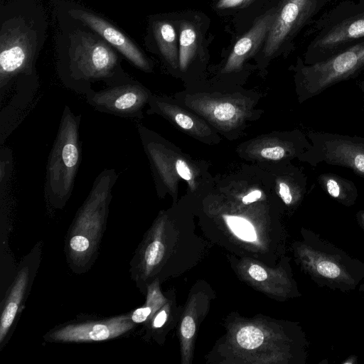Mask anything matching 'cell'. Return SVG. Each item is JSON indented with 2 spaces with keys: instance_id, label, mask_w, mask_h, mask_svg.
Masks as SVG:
<instances>
[{
  "instance_id": "25",
  "label": "cell",
  "mask_w": 364,
  "mask_h": 364,
  "mask_svg": "<svg viewBox=\"0 0 364 364\" xmlns=\"http://www.w3.org/2000/svg\"><path fill=\"white\" fill-rule=\"evenodd\" d=\"M175 122L181 128L184 129H191L194 126V122L191 117L186 115V114L178 112L171 113Z\"/></svg>"
},
{
  "instance_id": "2",
  "label": "cell",
  "mask_w": 364,
  "mask_h": 364,
  "mask_svg": "<svg viewBox=\"0 0 364 364\" xmlns=\"http://www.w3.org/2000/svg\"><path fill=\"white\" fill-rule=\"evenodd\" d=\"M297 255L304 269L319 287L347 293L354 291L364 279V262L317 233L306 232Z\"/></svg>"
},
{
  "instance_id": "33",
  "label": "cell",
  "mask_w": 364,
  "mask_h": 364,
  "mask_svg": "<svg viewBox=\"0 0 364 364\" xmlns=\"http://www.w3.org/2000/svg\"><path fill=\"white\" fill-rule=\"evenodd\" d=\"M358 86L360 87V90L362 92L363 98V101H364V81L360 82L359 84H358Z\"/></svg>"
},
{
  "instance_id": "19",
  "label": "cell",
  "mask_w": 364,
  "mask_h": 364,
  "mask_svg": "<svg viewBox=\"0 0 364 364\" xmlns=\"http://www.w3.org/2000/svg\"><path fill=\"white\" fill-rule=\"evenodd\" d=\"M226 221L230 230L239 238L249 242L256 240L255 228L246 219L237 216H228Z\"/></svg>"
},
{
  "instance_id": "35",
  "label": "cell",
  "mask_w": 364,
  "mask_h": 364,
  "mask_svg": "<svg viewBox=\"0 0 364 364\" xmlns=\"http://www.w3.org/2000/svg\"><path fill=\"white\" fill-rule=\"evenodd\" d=\"M250 1H252V0H245L244 3L246 4V3H247V2Z\"/></svg>"
},
{
  "instance_id": "29",
  "label": "cell",
  "mask_w": 364,
  "mask_h": 364,
  "mask_svg": "<svg viewBox=\"0 0 364 364\" xmlns=\"http://www.w3.org/2000/svg\"><path fill=\"white\" fill-rule=\"evenodd\" d=\"M245 0H219L216 7L218 9H228L237 6Z\"/></svg>"
},
{
  "instance_id": "10",
  "label": "cell",
  "mask_w": 364,
  "mask_h": 364,
  "mask_svg": "<svg viewBox=\"0 0 364 364\" xmlns=\"http://www.w3.org/2000/svg\"><path fill=\"white\" fill-rule=\"evenodd\" d=\"M40 257L41 249L36 246L21 262L16 277L6 293L0 316L1 348L8 341L17 322L18 316L23 311L40 263Z\"/></svg>"
},
{
  "instance_id": "5",
  "label": "cell",
  "mask_w": 364,
  "mask_h": 364,
  "mask_svg": "<svg viewBox=\"0 0 364 364\" xmlns=\"http://www.w3.org/2000/svg\"><path fill=\"white\" fill-rule=\"evenodd\" d=\"M117 57L104 41L88 33L78 32L71 38L65 86L85 95L92 89L91 83L105 81L113 86L131 81L119 73Z\"/></svg>"
},
{
  "instance_id": "6",
  "label": "cell",
  "mask_w": 364,
  "mask_h": 364,
  "mask_svg": "<svg viewBox=\"0 0 364 364\" xmlns=\"http://www.w3.org/2000/svg\"><path fill=\"white\" fill-rule=\"evenodd\" d=\"M363 55L364 40L319 63L306 65L299 60L296 71L300 99L309 100L335 84L356 77Z\"/></svg>"
},
{
  "instance_id": "22",
  "label": "cell",
  "mask_w": 364,
  "mask_h": 364,
  "mask_svg": "<svg viewBox=\"0 0 364 364\" xmlns=\"http://www.w3.org/2000/svg\"><path fill=\"white\" fill-rule=\"evenodd\" d=\"M237 109L228 102L217 103L211 108V114L219 122H228L237 116Z\"/></svg>"
},
{
  "instance_id": "18",
  "label": "cell",
  "mask_w": 364,
  "mask_h": 364,
  "mask_svg": "<svg viewBox=\"0 0 364 364\" xmlns=\"http://www.w3.org/2000/svg\"><path fill=\"white\" fill-rule=\"evenodd\" d=\"M146 301L145 306L135 309L130 314L131 319L135 324L145 322L161 304V296L155 287H149Z\"/></svg>"
},
{
  "instance_id": "14",
  "label": "cell",
  "mask_w": 364,
  "mask_h": 364,
  "mask_svg": "<svg viewBox=\"0 0 364 364\" xmlns=\"http://www.w3.org/2000/svg\"><path fill=\"white\" fill-rule=\"evenodd\" d=\"M276 14L277 9L274 8L259 16L251 29L236 42L225 67V71L239 68L245 59L254 54L267 36Z\"/></svg>"
},
{
  "instance_id": "4",
  "label": "cell",
  "mask_w": 364,
  "mask_h": 364,
  "mask_svg": "<svg viewBox=\"0 0 364 364\" xmlns=\"http://www.w3.org/2000/svg\"><path fill=\"white\" fill-rule=\"evenodd\" d=\"M304 63L327 60L364 40V0H343L316 21Z\"/></svg>"
},
{
  "instance_id": "31",
  "label": "cell",
  "mask_w": 364,
  "mask_h": 364,
  "mask_svg": "<svg viewBox=\"0 0 364 364\" xmlns=\"http://www.w3.org/2000/svg\"><path fill=\"white\" fill-rule=\"evenodd\" d=\"M358 225L364 230V210H359L355 214Z\"/></svg>"
},
{
  "instance_id": "30",
  "label": "cell",
  "mask_w": 364,
  "mask_h": 364,
  "mask_svg": "<svg viewBox=\"0 0 364 364\" xmlns=\"http://www.w3.org/2000/svg\"><path fill=\"white\" fill-rule=\"evenodd\" d=\"M167 318L166 312L164 310L161 311L155 316L153 326L154 328H161L166 322Z\"/></svg>"
},
{
  "instance_id": "15",
  "label": "cell",
  "mask_w": 364,
  "mask_h": 364,
  "mask_svg": "<svg viewBox=\"0 0 364 364\" xmlns=\"http://www.w3.org/2000/svg\"><path fill=\"white\" fill-rule=\"evenodd\" d=\"M321 188L340 204L350 207L358 198V188L352 181L333 173H322L317 177Z\"/></svg>"
},
{
  "instance_id": "20",
  "label": "cell",
  "mask_w": 364,
  "mask_h": 364,
  "mask_svg": "<svg viewBox=\"0 0 364 364\" xmlns=\"http://www.w3.org/2000/svg\"><path fill=\"white\" fill-rule=\"evenodd\" d=\"M238 344L245 349H254L261 346L264 335L260 329L253 326L242 328L237 333Z\"/></svg>"
},
{
  "instance_id": "9",
  "label": "cell",
  "mask_w": 364,
  "mask_h": 364,
  "mask_svg": "<svg viewBox=\"0 0 364 364\" xmlns=\"http://www.w3.org/2000/svg\"><path fill=\"white\" fill-rule=\"evenodd\" d=\"M331 0H281L264 46L267 56L289 44Z\"/></svg>"
},
{
  "instance_id": "23",
  "label": "cell",
  "mask_w": 364,
  "mask_h": 364,
  "mask_svg": "<svg viewBox=\"0 0 364 364\" xmlns=\"http://www.w3.org/2000/svg\"><path fill=\"white\" fill-rule=\"evenodd\" d=\"M289 154L294 156L298 153L290 149H287L283 146L266 147L262 149L260 151V154L263 158L274 161L280 160Z\"/></svg>"
},
{
  "instance_id": "28",
  "label": "cell",
  "mask_w": 364,
  "mask_h": 364,
  "mask_svg": "<svg viewBox=\"0 0 364 364\" xmlns=\"http://www.w3.org/2000/svg\"><path fill=\"white\" fill-rule=\"evenodd\" d=\"M262 196V192L259 190H255L245 196L242 201L244 204H250L259 200Z\"/></svg>"
},
{
  "instance_id": "17",
  "label": "cell",
  "mask_w": 364,
  "mask_h": 364,
  "mask_svg": "<svg viewBox=\"0 0 364 364\" xmlns=\"http://www.w3.org/2000/svg\"><path fill=\"white\" fill-rule=\"evenodd\" d=\"M179 45V65L182 70H185L197 49V33L190 23H182Z\"/></svg>"
},
{
  "instance_id": "26",
  "label": "cell",
  "mask_w": 364,
  "mask_h": 364,
  "mask_svg": "<svg viewBox=\"0 0 364 364\" xmlns=\"http://www.w3.org/2000/svg\"><path fill=\"white\" fill-rule=\"evenodd\" d=\"M175 168L178 174L183 179L187 181H191V180L192 179V173L188 166L183 160H177L175 164Z\"/></svg>"
},
{
  "instance_id": "3",
  "label": "cell",
  "mask_w": 364,
  "mask_h": 364,
  "mask_svg": "<svg viewBox=\"0 0 364 364\" xmlns=\"http://www.w3.org/2000/svg\"><path fill=\"white\" fill-rule=\"evenodd\" d=\"M80 119V115L65 106L48 156L44 192L48 203L55 208L65 206L74 187L81 160Z\"/></svg>"
},
{
  "instance_id": "21",
  "label": "cell",
  "mask_w": 364,
  "mask_h": 364,
  "mask_svg": "<svg viewBox=\"0 0 364 364\" xmlns=\"http://www.w3.org/2000/svg\"><path fill=\"white\" fill-rule=\"evenodd\" d=\"M12 151L9 148L2 146L0 151V191L6 188L12 173Z\"/></svg>"
},
{
  "instance_id": "34",
  "label": "cell",
  "mask_w": 364,
  "mask_h": 364,
  "mask_svg": "<svg viewBox=\"0 0 364 364\" xmlns=\"http://www.w3.org/2000/svg\"><path fill=\"white\" fill-rule=\"evenodd\" d=\"M360 71H362L363 70H364V55L361 60V63H360Z\"/></svg>"
},
{
  "instance_id": "12",
  "label": "cell",
  "mask_w": 364,
  "mask_h": 364,
  "mask_svg": "<svg viewBox=\"0 0 364 364\" xmlns=\"http://www.w3.org/2000/svg\"><path fill=\"white\" fill-rule=\"evenodd\" d=\"M134 323L130 314L112 318L70 323L50 331L45 339L57 343H85L105 341L128 333Z\"/></svg>"
},
{
  "instance_id": "27",
  "label": "cell",
  "mask_w": 364,
  "mask_h": 364,
  "mask_svg": "<svg viewBox=\"0 0 364 364\" xmlns=\"http://www.w3.org/2000/svg\"><path fill=\"white\" fill-rule=\"evenodd\" d=\"M248 272L251 277L257 281H264L267 277L266 271L257 264L252 265L250 267Z\"/></svg>"
},
{
  "instance_id": "8",
  "label": "cell",
  "mask_w": 364,
  "mask_h": 364,
  "mask_svg": "<svg viewBox=\"0 0 364 364\" xmlns=\"http://www.w3.org/2000/svg\"><path fill=\"white\" fill-rule=\"evenodd\" d=\"M34 48L27 28L21 25L2 29L0 36V102L4 103L17 77L33 74Z\"/></svg>"
},
{
  "instance_id": "11",
  "label": "cell",
  "mask_w": 364,
  "mask_h": 364,
  "mask_svg": "<svg viewBox=\"0 0 364 364\" xmlns=\"http://www.w3.org/2000/svg\"><path fill=\"white\" fill-rule=\"evenodd\" d=\"M86 102L96 110L121 117H141V111L151 94L141 84L129 81L108 86L100 91L91 90Z\"/></svg>"
},
{
  "instance_id": "24",
  "label": "cell",
  "mask_w": 364,
  "mask_h": 364,
  "mask_svg": "<svg viewBox=\"0 0 364 364\" xmlns=\"http://www.w3.org/2000/svg\"><path fill=\"white\" fill-rule=\"evenodd\" d=\"M196 324L192 317L186 316L181 323V332L186 338H191L195 333Z\"/></svg>"
},
{
  "instance_id": "32",
  "label": "cell",
  "mask_w": 364,
  "mask_h": 364,
  "mask_svg": "<svg viewBox=\"0 0 364 364\" xmlns=\"http://www.w3.org/2000/svg\"><path fill=\"white\" fill-rule=\"evenodd\" d=\"M357 361V357L354 355H351L350 357H348L345 361H343V364H353L355 363Z\"/></svg>"
},
{
  "instance_id": "16",
  "label": "cell",
  "mask_w": 364,
  "mask_h": 364,
  "mask_svg": "<svg viewBox=\"0 0 364 364\" xmlns=\"http://www.w3.org/2000/svg\"><path fill=\"white\" fill-rule=\"evenodd\" d=\"M154 33L161 54L168 63L176 68L178 52L174 27L168 22L158 21L154 23Z\"/></svg>"
},
{
  "instance_id": "7",
  "label": "cell",
  "mask_w": 364,
  "mask_h": 364,
  "mask_svg": "<svg viewBox=\"0 0 364 364\" xmlns=\"http://www.w3.org/2000/svg\"><path fill=\"white\" fill-rule=\"evenodd\" d=\"M308 136L311 146L301 154L303 160L314 166L323 162L348 168L364 178V137L323 132Z\"/></svg>"
},
{
  "instance_id": "1",
  "label": "cell",
  "mask_w": 364,
  "mask_h": 364,
  "mask_svg": "<svg viewBox=\"0 0 364 364\" xmlns=\"http://www.w3.org/2000/svg\"><path fill=\"white\" fill-rule=\"evenodd\" d=\"M118 176L114 168H105L99 173L70 227L65 252L70 267L76 273L87 271L96 257Z\"/></svg>"
},
{
  "instance_id": "13",
  "label": "cell",
  "mask_w": 364,
  "mask_h": 364,
  "mask_svg": "<svg viewBox=\"0 0 364 364\" xmlns=\"http://www.w3.org/2000/svg\"><path fill=\"white\" fill-rule=\"evenodd\" d=\"M69 14L73 18L80 20L95 31L135 66L144 71L150 70L147 60L139 49L109 23L98 16L81 9L71 10Z\"/></svg>"
}]
</instances>
